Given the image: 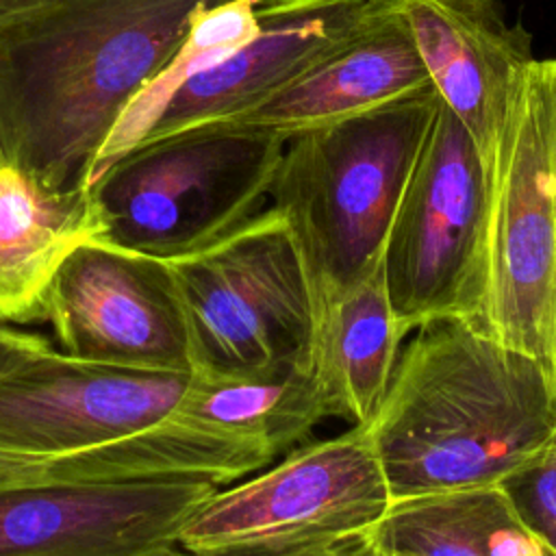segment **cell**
Returning a JSON list of instances; mask_svg holds the SVG:
<instances>
[{"mask_svg":"<svg viewBox=\"0 0 556 556\" xmlns=\"http://www.w3.org/2000/svg\"><path fill=\"white\" fill-rule=\"evenodd\" d=\"M367 424L391 502L500 484L556 432V376L482 321L434 317Z\"/></svg>","mask_w":556,"mask_h":556,"instance_id":"obj_2","label":"cell"},{"mask_svg":"<svg viewBox=\"0 0 556 556\" xmlns=\"http://www.w3.org/2000/svg\"><path fill=\"white\" fill-rule=\"evenodd\" d=\"M387 556H547L500 484L391 502L367 532Z\"/></svg>","mask_w":556,"mask_h":556,"instance_id":"obj_18","label":"cell"},{"mask_svg":"<svg viewBox=\"0 0 556 556\" xmlns=\"http://www.w3.org/2000/svg\"><path fill=\"white\" fill-rule=\"evenodd\" d=\"M302 556H387V554L371 541L367 532H363Z\"/></svg>","mask_w":556,"mask_h":556,"instance_id":"obj_22","label":"cell"},{"mask_svg":"<svg viewBox=\"0 0 556 556\" xmlns=\"http://www.w3.org/2000/svg\"><path fill=\"white\" fill-rule=\"evenodd\" d=\"M0 165H4V156H2V148H0Z\"/></svg>","mask_w":556,"mask_h":556,"instance_id":"obj_25","label":"cell"},{"mask_svg":"<svg viewBox=\"0 0 556 556\" xmlns=\"http://www.w3.org/2000/svg\"><path fill=\"white\" fill-rule=\"evenodd\" d=\"M489 226L491 167L439 100L380 261L404 332L434 317L484 319Z\"/></svg>","mask_w":556,"mask_h":556,"instance_id":"obj_8","label":"cell"},{"mask_svg":"<svg viewBox=\"0 0 556 556\" xmlns=\"http://www.w3.org/2000/svg\"><path fill=\"white\" fill-rule=\"evenodd\" d=\"M261 22L256 0H228L200 9L161 72L128 102L104 139L91 167L89 185L117 159L139 146L163 115L176 91L198 76L232 56L258 35ZM87 185V187H89Z\"/></svg>","mask_w":556,"mask_h":556,"instance_id":"obj_19","label":"cell"},{"mask_svg":"<svg viewBox=\"0 0 556 556\" xmlns=\"http://www.w3.org/2000/svg\"><path fill=\"white\" fill-rule=\"evenodd\" d=\"M437 106L426 89L285 141L267 195L302 252L317 315L380 267Z\"/></svg>","mask_w":556,"mask_h":556,"instance_id":"obj_4","label":"cell"},{"mask_svg":"<svg viewBox=\"0 0 556 556\" xmlns=\"http://www.w3.org/2000/svg\"><path fill=\"white\" fill-rule=\"evenodd\" d=\"M439 100L493 154L526 67L532 37L506 22L497 0H397Z\"/></svg>","mask_w":556,"mask_h":556,"instance_id":"obj_12","label":"cell"},{"mask_svg":"<svg viewBox=\"0 0 556 556\" xmlns=\"http://www.w3.org/2000/svg\"><path fill=\"white\" fill-rule=\"evenodd\" d=\"M521 523L556 554V432L528 465L500 482Z\"/></svg>","mask_w":556,"mask_h":556,"instance_id":"obj_20","label":"cell"},{"mask_svg":"<svg viewBox=\"0 0 556 556\" xmlns=\"http://www.w3.org/2000/svg\"><path fill=\"white\" fill-rule=\"evenodd\" d=\"M228 0H0V148L52 189H87L128 102L193 15Z\"/></svg>","mask_w":556,"mask_h":556,"instance_id":"obj_1","label":"cell"},{"mask_svg":"<svg viewBox=\"0 0 556 556\" xmlns=\"http://www.w3.org/2000/svg\"><path fill=\"white\" fill-rule=\"evenodd\" d=\"M369 0H319L258 11V35L215 67L187 80L143 141L198 124L239 117L263 104L345 39Z\"/></svg>","mask_w":556,"mask_h":556,"instance_id":"obj_14","label":"cell"},{"mask_svg":"<svg viewBox=\"0 0 556 556\" xmlns=\"http://www.w3.org/2000/svg\"><path fill=\"white\" fill-rule=\"evenodd\" d=\"M43 319L61 352L74 358L143 371H193L187 317L165 258L85 239L54 271Z\"/></svg>","mask_w":556,"mask_h":556,"instance_id":"obj_10","label":"cell"},{"mask_svg":"<svg viewBox=\"0 0 556 556\" xmlns=\"http://www.w3.org/2000/svg\"><path fill=\"white\" fill-rule=\"evenodd\" d=\"M143 556H265V554H239V552L213 554V552H195V549H187V547H182V545H172V547H167V549L152 552V554H143Z\"/></svg>","mask_w":556,"mask_h":556,"instance_id":"obj_23","label":"cell"},{"mask_svg":"<svg viewBox=\"0 0 556 556\" xmlns=\"http://www.w3.org/2000/svg\"><path fill=\"white\" fill-rule=\"evenodd\" d=\"M547 556H556V554H554V552H552V549H549V552H547Z\"/></svg>","mask_w":556,"mask_h":556,"instance_id":"obj_26","label":"cell"},{"mask_svg":"<svg viewBox=\"0 0 556 556\" xmlns=\"http://www.w3.org/2000/svg\"><path fill=\"white\" fill-rule=\"evenodd\" d=\"M50 348L52 345L41 334L0 321V376Z\"/></svg>","mask_w":556,"mask_h":556,"instance_id":"obj_21","label":"cell"},{"mask_svg":"<svg viewBox=\"0 0 556 556\" xmlns=\"http://www.w3.org/2000/svg\"><path fill=\"white\" fill-rule=\"evenodd\" d=\"M169 265L187 317L191 374L252 378L313 367V282L276 208Z\"/></svg>","mask_w":556,"mask_h":556,"instance_id":"obj_6","label":"cell"},{"mask_svg":"<svg viewBox=\"0 0 556 556\" xmlns=\"http://www.w3.org/2000/svg\"><path fill=\"white\" fill-rule=\"evenodd\" d=\"M191 374L74 358L54 348L0 376V482L169 480L222 486L174 419Z\"/></svg>","mask_w":556,"mask_h":556,"instance_id":"obj_3","label":"cell"},{"mask_svg":"<svg viewBox=\"0 0 556 556\" xmlns=\"http://www.w3.org/2000/svg\"><path fill=\"white\" fill-rule=\"evenodd\" d=\"M382 267L341 293L317 315L313 371L321 384L330 415L352 426L376 413L404 339Z\"/></svg>","mask_w":556,"mask_h":556,"instance_id":"obj_17","label":"cell"},{"mask_svg":"<svg viewBox=\"0 0 556 556\" xmlns=\"http://www.w3.org/2000/svg\"><path fill=\"white\" fill-rule=\"evenodd\" d=\"M432 89L397 0H369L361 24L304 74L232 117L285 141L306 128ZM224 122V119H222Z\"/></svg>","mask_w":556,"mask_h":556,"instance_id":"obj_13","label":"cell"},{"mask_svg":"<svg viewBox=\"0 0 556 556\" xmlns=\"http://www.w3.org/2000/svg\"><path fill=\"white\" fill-rule=\"evenodd\" d=\"M282 150L230 119L141 141L87 187L93 239L165 261L198 252L256 213Z\"/></svg>","mask_w":556,"mask_h":556,"instance_id":"obj_5","label":"cell"},{"mask_svg":"<svg viewBox=\"0 0 556 556\" xmlns=\"http://www.w3.org/2000/svg\"><path fill=\"white\" fill-rule=\"evenodd\" d=\"M384 471L363 424L300 445L269 471L215 491L185 523L195 552L302 556L369 532L389 510Z\"/></svg>","mask_w":556,"mask_h":556,"instance_id":"obj_9","label":"cell"},{"mask_svg":"<svg viewBox=\"0 0 556 556\" xmlns=\"http://www.w3.org/2000/svg\"><path fill=\"white\" fill-rule=\"evenodd\" d=\"M172 415L208 450L228 484L291 452L330 410L313 367H300L252 378L191 374Z\"/></svg>","mask_w":556,"mask_h":556,"instance_id":"obj_15","label":"cell"},{"mask_svg":"<svg viewBox=\"0 0 556 556\" xmlns=\"http://www.w3.org/2000/svg\"><path fill=\"white\" fill-rule=\"evenodd\" d=\"M96 237L87 189H52L0 165V321L43 319V298L63 258Z\"/></svg>","mask_w":556,"mask_h":556,"instance_id":"obj_16","label":"cell"},{"mask_svg":"<svg viewBox=\"0 0 556 556\" xmlns=\"http://www.w3.org/2000/svg\"><path fill=\"white\" fill-rule=\"evenodd\" d=\"M306 2H319V0H256V9H278V7H293V4H306Z\"/></svg>","mask_w":556,"mask_h":556,"instance_id":"obj_24","label":"cell"},{"mask_svg":"<svg viewBox=\"0 0 556 556\" xmlns=\"http://www.w3.org/2000/svg\"><path fill=\"white\" fill-rule=\"evenodd\" d=\"M208 480L0 482V556H143L178 545Z\"/></svg>","mask_w":556,"mask_h":556,"instance_id":"obj_11","label":"cell"},{"mask_svg":"<svg viewBox=\"0 0 556 556\" xmlns=\"http://www.w3.org/2000/svg\"><path fill=\"white\" fill-rule=\"evenodd\" d=\"M482 324L556 376V59L526 67L493 154Z\"/></svg>","mask_w":556,"mask_h":556,"instance_id":"obj_7","label":"cell"}]
</instances>
